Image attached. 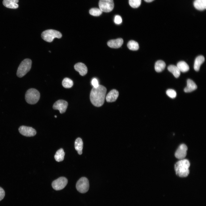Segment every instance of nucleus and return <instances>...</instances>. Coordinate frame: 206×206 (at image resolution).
Instances as JSON below:
<instances>
[{"mask_svg":"<svg viewBox=\"0 0 206 206\" xmlns=\"http://www.w3.org/2000/svg\"><path fill=\"white\" fill-rule=\"evenodd\" d=\"M106 89L104 86L99 85L96 88H93L90 95V100L95 106L100 107L102 106L104 102Z\"/></svg>","mask_w":206,"mask_h":206,"instance_id":"f257e3e1","label":"nucleus"},{"mask_svg":"<svg viewBox=\"0 0 206 206\" xmlns=\"http://www.w3.org/2000/svg\"><path fill=\"white\" fill-rule=\"evenodd\" d=\"M190 166V162L187 159H182L178 161L175 165L176 174L180 177H187L189 173V168Z\"/></svg>","mask_w":206,"mask_h":206,"instance_id":"f03ea898","label":"nucleus"},{"mask_svg":"<svg viewBox=\"0 0 206 206\" xmlns=\"http://www.w3.org/2000/svg\"><path fill=\"white\" fill-rule=\"evenodd\" d=\"M32 61L29 59H24L19 66L16 73L17 76L19 78L24 76L30 70L32 65Z\"/></svg>","mask_w":206,"mask_h":206,"instance_id":"7ed1b4c3","label":"nucleus"},{"mask_svg":"<svg viewBox=\"0 0 206 206\" xmlns=\"http://www.w3.org/2000/svg\"><path fill=\"white\" fill-rule=\"evenodd\" d=\"M40 97L39 92L36 89L31 88L29 89L26 92L25 99L26 102L29 104H34L39 101Z\"/></svg>","mask_w":206,"mask_h":206,"instance_id":"20e7f679","label":"nucleus"},{"mask_svg":"<svg viewBox=\"0 0 206 206\" xmlns=\"http://www.w3.org/2000/svg\"><path fill=\"white\" fill-rule=\"evenodd\" d=\"M62 37L61 33L54 29H48L43 31L41 33V37L45 41L51 42L55 38H60Z\"/></svg>","mask_w":206,"mask_h":206,"instance_id":"39448f33","label":"nucleus"},{"mask_svg":"<svg viewBox=\"0 0 206 206\" xmlns=\"http://www.w3.org/2000/svg\"><path fill=\"white\" fill-rule=\"evenodd\" d=\"M76 187L77 190L80 193H85L89 190V184L88 179L83 177L80 178L77 182Z\"/></svg>","mask_w":206,"mask_h":206,"instance_id":"423d86ee","label":"nucleus"},{"mask_svg":"<svg viewBox=\"0 0 206 206\" xmlns=\"http://www.w3.org/2000/svg\"><path fill=\"white\" fill-rule=\"evenodd\" d=\"M114 4L113 0H100L99 8L102 12H109L113 9Z\"/></svg>","mask_w":206,"mask_h":206,"instance_id":"0eeeda50","label":"nucleus"},{"mask_svg":"<svg viewBox=\"0 0 206 206\" xmlns=\"http://www.w3.org/2000/svg\"><path fill=\"white\" fill-rule=\"evenodd\" d=\"M68 182V180L66 177H61L52 182V186L53 188L56 190H61L65 187Z\"/></svg>","mask_w":206,"mask_h":206,"instance_id":"6e6552de","label":"nucleus"},{"mask_svg":"<svg viewBox=\"0 0 206 206\" xmlns=\"http://www.w3.org/2000/svg\"><path fill=\"white\" fill-rule=\"evenodd\" d=\"M18 130L21 134L27 137L34 136L36 133V130L31 127L21 126L19 127Z\"/></svg>","mask_w":206,"mask_h":206,"instance_id":"1a4fd4ad","label":"nucleus"},{"mask_svg":"<svg viewBox=\"0 0 206 206\" xmlns=\"http://www.w3.org/2000/svg\"><path fill=\"white\" fill-rule=\"evenodd\" d=\"M68 106L67 102L64 100H60L54 103L53 108L55 110H58L61 114H62L66 111Z\"/></svg>","mask_w":206,"mask_h":206,"instance_id":"9d476101","label":"nucleus"},{"mask_svg":"<svg viewBox=\"0 0 206 206\" xmlns=\"http://www.w3.org/2000/svg\"><path fill=\"white\" fill-rule=\"evenodd\" d=\"M188 148L185 144H181L178 147L175 153V157L179 159H183L187 155Z\"/></svg>","mask_w":206,"mask_h":206,"instance_id":"9b49d317","label":"nucleus"},{"mask_svg":"<svg viewBox=\"0 0 206 206\" xmlns=\"http://www.w3.org/2000/svg\"><path fill=\"white\" fill-rule=\"evenodd\" d=\"M123 43V39L121 38H118L109 41L107 42V45L111 48H118L121 47Z\"/></svg>","mask_w":206,"mask_h":206,"instance_id":"f8f14e48","label":"nucleus"},{"mask_svg":"<svg viewBox=\"0 0 206 206\" xmlns=\"http://www.w3.org/2000/svg\"><path fill=\"white\" fill-rule=\"evenodd\" d=\"M76 70L78 72L81 76H84L87 73L88 69L86 66L84 64L79 62L78 63L74 66Z\"/></svg>","mask_w":206,"mask_h":206,"instance_id":"ddd939ff","label":"nucleus"},{"mask_svg":"<svg viewBox=\"0 0 206 206\" xmlns=\"http://www.w3.org/2000/svg\"><path fill=\"white\" fill-rule=\"evenodd\" d=\"M119 95L118 91L113 89L110 91L107 94L106 99L108 102H112L115 101L117 99Z\"/></svg>","mask_w":206,"mask_h":206,"instance_id":"4468645a","label":"nucleus"},{"mask_svg":"<svg viewBox=\"0 0 206 206\" xmlns=\"http://www.w3.org/2000/svg\"><path fill=\"white\" fill-rule=\"evenodd\" d=\"M197 88V86L195 83L192 80L188 79L187 81V86L184 89V91L186 93L190 92Z\"/></svg>","mask_w":206,"mask_h":206,"instance_id":"2eb2a0df","label":"nucleus"},{"mask_svg":"<svg viewBox=\"0 0 206 206\" xmlns=\"http://www.w3.org/2000/svg\"><path fill=\"white\" fill-rule=\"evenodd\" d=\"M194 7L197 9L202 11L206 9V0H195L193 2Z\"/></svg>","mask_w":206,"mask_h":206,"instance_id":"dca6fc26","label":"nucleus"},{"mask_svg":"<svg viewBox=\"0 0 206 206\" xmlns=\"http://www.w3.org/2000/svg\"><path fill=\"white\" fill-rule=\"evenodd\" d=\"M204 61L205 58L203 56H198L196 58L194 66V68L195 71H198L199 70L201 65Z\"/></svg>","mask_w":206,"mask_h":206,"instance_id":"f3484780","label":"nucleus"},{"mask_svg":"<svg viewBox=\"0 0 206 206\" xmlns=\"http://www.w3.org/2000/svg\"><path fill=\"white\" fill-rule=\"evenodd\" d=\"M83 147V142L81 138H78L75 142V148L78 153L81 155L82 153Z\"/></svg>","mask_w":206,"mask_h":206,"instance_id":"a211bd4d","label":"nucleus"},{"mask_svg":"<svg viewBox=\"0 0 206 206\" xmlns=\"http://www.w3.org/2000/svg\"><path fill=\"white\" fill-rule=\"evenodd\" d=\"M177 67L180 71L183 72H187L189 69V66L185 62L181 61L179 62L177 64Z\"/></svg>","mask_w":206,"mask_h":206,"instance_id":"6ab92c4d","label":"nucleus"},{"mask_svg":"<svg viewBox=\"0 0 206 206\" xmlns=\"http://www.w3.org/2000/svg\"><path fill=\"white\" fill-rule=\"evenodd\" d=\"M169 71L172 73L176 78L179 77L180 75V71L177 66L174 65H170L168 67Z\"/></svg>","mask_w":206,"mask_h":206,"instance_id":"aec40b11","label":"nucleus"},{"mask_svg":"<svg viewBox=\"0 0 206 206\" xmlns=\"http://www.w3.org/2000/svg\"><path fill=\"white\" fill-rule=\"evenodd\" d=\"M165 66V63L163 61L159 60L155 63L154 66L155 70L157 72H161L164 69Z\"/></svg>","mask_w":206,"mask_h":206,"instance_id":"412c9836","label":"nucleus"},{"mask_svg":"<svg viewBox=\"0 0 206 206\" xmlns=\"http://www.w3.org/2000/svg\"><path fill=\"white\" fill-rule=\"evenodd\" d=\"M65 152L63 149L61 148L57 151L54 156L55 159L57 162H60L64 159Z\"/></svg>","mask_w":206,"mask_h":206,"instance_id":"4be33fe9","label":"nucleus"},{"mask_svg":"<svg viewBox=\"0 0 206 206\" xmlns=\"http://www.w3.org/2000/svg\"><path fill=\"white\" fill-rule=\"evenodd\" d=\"M3 3L6 7L11 9H16L18 8L19 6L17 3L9 0H3Z\"/></svg>","mask_w":206,"mask_h":206,"instance_id":"5701e85b","label":"nucleus"},{"mask_svg":"<svg viewBox=\"0 0 206 206\" xmlns=\"http://www.w3.org/2000/svg\"><path fill=\"white\" fill-rule=\"evenodd\" d=\"M127 46L129 49L133 51L138 50L139 48L138 43L133 40H130L128 42Z\"/></svg>","mask_w":206,"mask_h":206,"instance_id":"b1692460","label":"nucleus"},{"mask_svg":"<svg viewBox=\"0 0 206 206\" xmlns=\"http://www.w3.org/2000/svg\"><path fill=\"white\" fill-rule=\"evenodd\" d=\"M62 85L65 88H70L73 86V82L71 79L68 78H66L62 81Z\"/></svg>","mask_w":206,"mask_h":206,"instance_id":"393cba45","label":"nucleus"},{"mask_svg":"<svg viewBox=\"0 0 206 206\" xmlns=\"http://www.w3.org/2000/svg\"><path fill=\"white\" fill-rule=\"evenodd\" d=\"M102 11L100 9L96 8H92L89 11L90 14L93 16H98L100 15Z\"/></svg>","mask_w":206,"mask_h":206,"instance_id":"a878e982","label":"nucleus"},{"mask_svg":"<svg viewBox=\"0 0 206 206\" xmlns=\"http://www.w3.org/2000/svg\"><path fill=\"white\" fill-rule=\"evenodd\" d=\"M141 0H129V3L130 6L133 8L138 7L141 3Z\"/></svg>","mask_w":206,"mask_h":206,"instance_id":"bb28decb","label":"nucleus"},{"mask_svg":"<svg viewBox=\"0 0 206 206\" xmlns=\"http://www.w3.org/2000/svg\"><path fill=\"white\" fill-rule=\"evenodd\" d=\"M167 94L170 98H174L177 96V93L176 91L172 89H169L166 91Z\"/></svg>","mask_w":206,"mask_h":206,"instance_id":"cd10ccee","label":"nucleus"},{"mask_svg":"<svg viewBox=\"0 0 206 206\" xmlns=\"http://www.w3.org/2000/svg\"><path fill=\"white\" fill-rule=\"evenodd\" d=\"M114 21L115 24L118 25L120 24L122 22V18L120 16L116 15L114 17Z\"/></svg>","mask_w":206,"mask_h":206,"instance_id":"c85d7f7f","label":"nucleus"},{"mask_svg":"<svg viewBox=\"0 0 206 206\" xmlns=\"http://www.w3.org/2000/svg\"><path fill=\"white\" fill-rule=\"evenodd\" d=\"M92 85L93 86L94 88H96L99 86V83L97 79L96 78H93L91 81Z\"/></svg>","mask_w":206,"mask_h":206,"instance_id":"c756f323","label":"nucleus"},{"mask_svg":"<svg viewBox=\"0 0 206 206\" xmlns=\"http://www.w3.org/2000/svg\"><path fill=\"white\" fill-rule=\"evenodd\" d=\"M5 196V192L4 189L0 187V201L2 200Z\"/></svg>","mask_w":206,"mask_h":206,"instance_id":"7c9ffc66","label":"nucleus"},{"mask_svg":"<svg viewBox=\"0 0 206 206\" xmlns=\"http://www.w3.org/2000/svg\"><path fill=\"white\" fill-rule=\"evenodd\" d=\"M9 0L12 1L13 2H15V3H17L19 1V0Z\"/></svg>","mask_w":206,"mask_h":206,"instance_id":"2f4dec72","label":"nucleus"},{"mask_svg":"<svg viewBox=\"0 0 206 206\" xmlns=\"http://www.w3.org/2000/svg\"><path fill=\"white\" fill-rule=\"evenodd\" d=\"M145 2H150L154 0H144Z\"/></svg>","mask_w":206,"mask_h":206,"instance_id":"473e14b6","label":"nucleus"},{"mask_svg":"<svg viewBox=\"0 0 206 206\" xmlns=\"http://www.w3.org/2000/svg\"><path fill=\"white\" fill-rule=\"evenodd\" d=\"M55 118H56V117H57V116H56V115L55 116Z\"/></svg>","mask_w":206,"mask_h":206,"instance_id":"72a5a7b5","label":"nucleus"}]
</instances>
